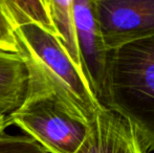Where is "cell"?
<instances>
[{
	"label": "cell",
	"instance_id": "30bf717a",
	"mask_svg": "<svg viewBox=\"0 0 154 153\" xmlns=\"http://www.w3.org/2000/svg\"><path fill=\"white\" fill-rule=\"evenodd\" d=\"M0 153H48L27 135L2 134Z\"/></svg>",
	"mask_w": 154,
	"mask_h": 153
},
{
	"label": "cell",
	"instance_id": "ba28073f",
	"mask_svg": "<svg viewBox=\"0 0 154 153\" xmlns=\"http://www.w3.org/2000/svg\"><path fill=\"white\" fill-rule=\"evenodd\" d=\"M47 4L51 21L57 33L56 37L59 40L65 53L84 76L78 48L77 29L72 8L73 0H47Z\"/></svg>",
	"mask_w": 154,
	"mask_h": 153
},
{
	"label": "cell",
	"instance_id": "277c9868",
	"mask_svg": "<svg viewBox=\"0 0 154 153\" xmlns=\"http://www.w3.org/2000/svg\"><path fill=\"white\" fill-rule=\"evenodd\" d=\"M107 50L154 36V0H93Z\"/></svg>",
	"mask_w": 154,
	"mask_h": 153
},
{
	"label": "cell",
	"instance_id": "3957f363",
	"mask_svg": "<svg viewBox=\"0 0 154 153\" xmlns=\"http://www.w3.org/2000/svg\"><path fill=\"white\" fill-rule=\"evenodd\" d=\"M8 122L48 153H77L87 133V126L69 115L51 90L29 80L24 101L8 115Z\"/></svg>",
	"mask_w": 154,
	"mask_h": 153
},
{
	"label": "cell",
	"instance_id": "8fae6325",
	"mask_svg": "<svg viewBox=\"0 0 154 153\" xmlns=\"http://www.w3.org/2000/svg\"><path fill=\"white\" fill-rule=\"evenodd\" d=\"M0 51L15 55L20 53L16 34L4 13L2 0H0Z\"/></svg>",
	"mask_w": 154,
	"mask_h": 153
},
{
	"label": "cell",
	"instance_id": "9c48e42d",
	"mask_svg": "<svg viewBox=\"0 0 154 153\" xmlns=\"http://www.w3.org/2000/svg\"><path fill=\"white\" fill-rule=\"evenodd\" d=\"M2 2L4 13L14 31L24 25H36L51 35L57 36L47 0H2Z\"/></svg>",
	"mask_w": 154,
	"mask_h": 153
},
{
	"label": "cell",
	"instance_id": "6da1fadb",
	"mask_svg": "<svg viewBox=\"0 0 154 153\" xmlns=\"http://www.w3.org/2000/svg\"><path fill=\"white\" fill-rule=\"evenodd\" d=\"M102 106L125 118L154 152V36L108 50Z\"/></svg>",
	"mask_w": 154,
	"mask_h": 153
},
{
	"label": "cell",
	"instance_id": "8992f818",
	"mask_svg": "<svg viewBox=\"0 0 154 153\" xmlns=\"http://www.w3.org/2000/svg\"><path fill=\"white\" fill-rule=\"evenodd\" d=\"M77 153H149L133 127L118 113L102 106L87 126Z\"/></svg>",
	"mask_w": 154,
	"mask_h": 153
},
{
	"label": "cell",
	"instance_id": "52a82bcc",
	"mask_svg": "<svg viewBox=\"0 0 154 153\" xmlns=\"http://www.w3.org/2000/svg\"><path fill=\"white\" fill-rule=\"evenodd\" d=\"M29 74L19 55L0 51V115H8L24 101Z\"/></svg>",
	"mask_w": 154,
	"mask_h": 153
},
{
	"label": "cell",
	"instance_id": "7a4b0ae2",
	"mask_svg": "<svg viewBox=\"0 0 154 153\" xmlns=\"http://www.w3.org/2000/svg\"><path fill=\"white\" fill-rule=\"evenodd\" d=\"M15 34L29 81L51 90L69 115L88 126L102 105L57 37L36 25L19 27Z\"/></svg>",
	"mask_w": 154,
	"mask_h": 153
},
{
	"label": "cell",
	"instance_id": "5b68a950",
	"mask_svg": "<svg viewBox=\"0 0 154 153\" xmlns=\"http://www.w3.org/2000/svg\"><path fill=\"white\" fill-rule=\"evenodd\" d=\"M72 8L82 70L93 94L99 99L105 76L108 50L97 23L94 1L73 0Z\"/></svg>",
	"mask_w": 154,
	"mask_h": 153
},
{
	"label": "cell",
	"instance_id": "7c38bea8",
	"mask_svg": "<svg viewBox=\"0 0 154 153\" xmlns=\"http://www.w3.org/2000/svg\"><path fill=\"white\" fill-rule=\"evenodd\" d=\"M8 126H10L8 122V115H0V136L4 134V131H5Z\"/></svg>",
	"mask_w": 154,
	"mask_h": 153
}]
</instances>
